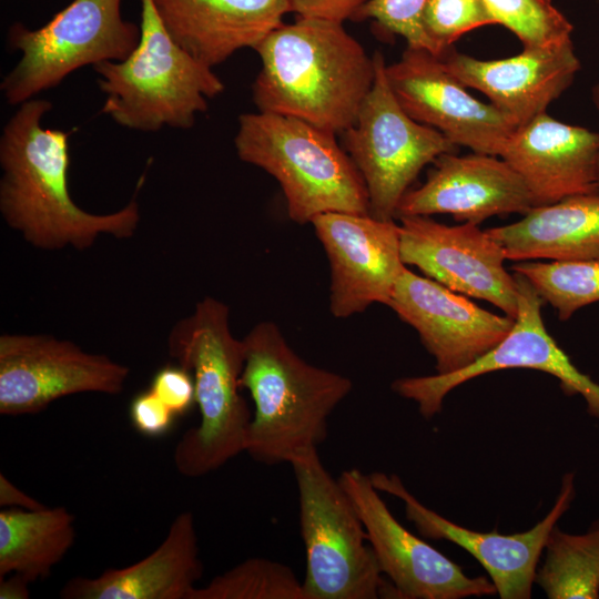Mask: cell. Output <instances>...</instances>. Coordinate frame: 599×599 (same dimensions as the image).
Wrapping results in <instances>:
<instances>
[{"mask_svg": "<svg viewBox=\"0 0 599 599\" xmlns=\"http://www.w3.org/2000/svg\"><path fill=\"white\" fill-rule=\"evenodd\" d=\"M428 0H369L353 17L354 21L373 20L377 28L403 37L407 48L443 57V51L428 37L423 26V11Z\"/></svg>", "mask_w": 599, "mask_h": 599, "instance_id": "f1b7e54d", "label": "cell"}, {"mask_svg": "<svg viewBox=\"0 0 599 599\" xmlns=\"http://www.w3.org/2000/svg\"><path fill=\"white\" fill-rule=\"evenodd\" d=\"M487 231L507 260H599V193L535 206L518 222Z\"/></svg>", "mask_w": 599, "mask_h": 599, "instance_id": "603a6c76", "label": "cell"}, {"mask_svg": "<svg viewBox=\"0 0 599 599\" xmlns=\"http://www.w3.org/2000/svg\"><path fill=\"white\" fill-rule=\"evenodd\" d=\"M140 35V27L122 18L121 0H73L39 29L14 24L9 42L21 58L3 79L2 93L21 104L82 67L126 59Z\"/></svg>", "mask_w": 599, "mask_h": 599, "instance_id": "ba28073f", "label": "cell"}, {"mask_svg": "<svg viewBox=\"0 0 599 599\" xmlns=\"http://www.w3.org/2000/svg\"><path fill=\"white\" fill-rule=\"evenodd\" d=\"M175 42L213 68L255 48L292 12L290 0H153Z\"/></svg>", "mask_w": 599, "mask_h": 599, "instance_id": "44dd1931", "label": "cell"}, {"mask_svg": "<svg viewBox=\"0 0 599 599\" xmlns=\"http://www.w3.org/2000/svg\"><path fill=\"white\" fill-rule=\"evenodd\" d=\"M524 275L544 302L549 303L561 321L599 302V260L519 262L511 266Z\"/></svg>", "mask_w": 599, "mask_h": 599, "instance_id": "484cf974", "label": "cell"}, {"mask_svg": "<svg viewBox=\"0 0 599 599\" xmlns=\"http://www.w3.org/2000/svg\"><path fill=\"white\" fill-rule=\"evenodd\" d=\"M74 516L63 506L0 511V577L30 582L50 577L75 541Z\"/></svg>", "mask_w": 599, "mask_h": 599, "instance_id": "cb8c5ba5", "label": "cell"}, {"mask_svg": "<svg viewBox=\"0 0 599 599\" xmlns=\"http://www.w3.org/2000/svg\"><path fill=\"white\" fill-rule=\"evenodd\" d=\"M366 529L383 575L399 599H461L496 593L490 579L469 577L461 567L399 524L357 468L338 477Z\"/></svg>", "mask_w": 599, "mask_h": 599, "instance_id": "7c38bea8", "label": "cell"}, {"mask_svg": "<svg viewBox=\"0 0 599 599\" xmlns=\"http://www.w3.org/2000/svg\"><path fill=\"white\" fill-rule=\"evenodd\" d=\"M374 84L356 120L344 133V148L359 171L368 214L394 220L398 204L423 167L456 145L436 129L412 119L388 84L385 60L374 53Z\"/></svg>", "mask_w": 599, "mask_h": 599, "instance_id": "9c48e42d", "label": "cell"}, {"mask_svg": "<svg viewBox=\"0 0 599 599\" xmlns=\"http://www.w3.org/2000/svg\"><path fill=\"white\" fill-rule=\"evenodd\" d=\"M440 60L466 88L485 94L517 126L547 111L580 69L572 42L479 60L449 49Z\"/></svg>", "mask_w": 599, "mask_h": 599, "instance_id": "d6986e66", "label": "cell"}, {"mask_svg": "<svg viewBox=\"0 0 599 599\" xmlns=\"http://www.w3.org/2000/svg\"><path fill=\"white\" fill-rule=\"evenodd\" d=\"M419 187L400 200L396 217L450 214L480 224L494 215L526 214L536 206L520 175L496 155L473 152L439 155Z\"/></svg>", "mask_w": 599, "mask_h": 599, "instance_id": "ac0fdd59", "label": "cell"}, {"mask_svg": "<svg viewBox=\"0 0 599 599\" xmlns=\"http://www.w3.org/2000/svg\"><path fill=\"white\" fill-rule=\"evenodd\" d=\"M335 133L301 119L267 112L238 118V158L281 185L292 221L304 224L329 212L368 214V195Z\"/></svg>", "mask_w": 599, "mask_h": 599, "instance_id": "5b68a950", "label": "cell"}, {"mask_svg": "<svg viewBox=\"0 0 599 599\" xmlns=\"http://www.w3.org/2000/svg\"><path fill=\"white\" fill-rule=\"evenodd\" d=\"M369 0H290L292 12L298 17L321 18L338 22L353 19Z\"/></svg>", "mask_w": 599, "mask_h": 599, "instance_id": "d6a6232c", "label": "cell"}, {"mask_svg": "<svg viewBox=\"0 0 599 599\" xmlns=\"http://www.w3.org/2000/svg\"><path fill=\"white\" fill-rule=\"evenodd\" d=\"M130 368L48 334L0 336V414L20 416L81 393L118 395Z\"/></svg>", "mask_w": 599, "mask_h": 599, "instance_id": "30bf717a", "label": "cell"}, {"mask_svg": "<svg viewBox=\"0 0 599 599\" xmlns=\"http://www.w3.org/2000/svg\"><path fill=\"white\" fill-rule=\"evenodd\" d=\"M189 599H305L291 567L266 558H248L195 587Z\"/></svg>", "mask_w": 599, "mask_h": 599, "instance_id": "4316f807", "label": "cell"}, {"mask_svg": "<svg viewBox=\"0 0 599 599\" xmlns=\"http://www.w3.org/2000/svg\"><path fill=\"white\" fill-rule=\"evenodd\" d=\"M288 464L297 485L306 555L305 599L396 598L352 499L324 467L317 448L297 454Z\"/></svg>", "mask_w": 599, "mask_h": 599, "instance_id": "52a82bcc", "label": "cell"}, {"mask_svg": "<svg viewBox=\"0 0 599 599\" xmlns=\"http://www.w3.org/2000/svg\"><path fill=\"white\" fill-rule=\"evenodd\" d=\"M331 265L329 308L345 318L374 303L387 305L406 265L394 220L329 212L311 222Z\"/></svg>", "mask_w": 599, "mask_h": 599, "instance_id": "2e32d148", "label": "cell"}, {"mask_svg": "<svg viewBox=\"0 0 599 599\" xmlns=\"http://www.w3.org/2000/svg\"><path fill=\"white\" fill-rule=\"evenodd\" d=\"M385 73L404 111L456 146L500 156L517 128L491 103L475 99L428 51L406 48L397 62L386 64Z\"/></svg>", "mask_w": 599, "mask_h": 599, "instance_id": "9a60e30c", "label": "cell"}, {"mask_svg": "<svg viewBox=\"0 0 599 599\" xmlns=\"http://www.w3.org/2000/svg\"><path fill=\"white\" fill-rule=\"evenodd\" d=\"M514 276L518 313L510 332L497 346L458 372L405 377L392 384L395 393L418 405L423 417L438 414L446 395L475 377L508 368H529L558 378L566 395L582 396L588 413L599 418V384L581 373L547 332L541 316L544 301L529 281L519 273Z\"/></svg>", "mask_w": 599, "mask_h": 599, "instance_id": "8fae6325", "label": "cell"}, {"mask_svg": "<svg viewBox=\"0 0 599 599\" xmlns=\"http://www.w3.org/2000/svg\"><path fill=\"white\" fill-rule=\"evenodd\" d=\"M400 256L426 277L468 297L487 301L507 316L518 313V287L505 268L501 245L479 224L449 226L427 215L397 217Z\"/></svg>", "mask_w": 599, "mask_h": 599, "instance_id": "4fadbf2b", "label": "cell"}, {"mask_svg": "<svg viewBox=\"0 0 599 599\" xmlns=\"http://www.w3.org/2000/svg\"><path fill=\"white\" fill-rule=\"evenodd\" d=\"M496 24L511 31L524 49L571 41L572 26L550 0H484Z\"/></svg>", "mask_w": 599, "mask_h": 599, "instance_id": "83f0119b", "label": "cell"}, {"mask_svg": "<svg viewBox=\"0 0 599 599\" xmlns=\"http://www.w3.org/2000/svg\"><path fill=\"white\" fill-rule=\"evenodd\" d=\"M545 550L535 582L548 598H599V520L583 534H568L556 525Z\"/></svg>", "mask_w": 599, "mask_h": 599, "instance_id": "d4e9b609", "label": "cell"}, {"mask_svg": "<svg viewBox=\"0 0 599 599\" xmlns=\"http://www.w3.org/2000/svg\"><path fill=\"white\" fill-rule=\"evenodd\" d=\"M422 20L444 54L465 33L495 24L484 0H428Z\"/></svg>", "mask_w": 599, "mask_h": 599, "instance_id": "f546056e", "label": "cell"}, {"mask_svg": "<svg viewBox=\"0 0 599 599\" xmlns=\"http://www.w3.org/2000/svg\"><path fill=\"white\" fill-rule=\"evenodd\" d=\"M374 487L404 502L406 518L420 536L450 541L469 552L487 571L501 599L531 597L537 566L552 528L569 509L576 494L575 474H565L551 510L531 529L514 535L475 531L459 526L424 506L397 475L375 471Z\"/></svg>", "mask_w": 599, "mask_h": 599, "instance_id": "5bb4252c", "label": "cell"}, {"mask_svg": "<svg viewBox=\"0 0 599 599\" xmlns=\"http://www.w3.org/2000/svg\"><path fill=\"white\" fill-rule=\"evenodd\" d=\"M499 158L520 175L536 206L599 193V133L547 112L518 125Z\"/></svg>", "mask_w": 599, "mask_h": 599, "instance_id": "ffe728a7", "label": "cell"}, {"mask_svg": "<svg viewBox=\"0 0 599 599\" xmlns=\"http://www.w3.org/2000/svg\"><path fill=\"white\" fill-rule=\"evenodd\" d=\"M51 102L30 99L7 122L0 139V211L30 245L45 251L90 248L101 235L124 240L139 226V204L93 214L70 195L69 133L42 125Z\"/></svg>", "mask_w": 599, "mask_h": 599, "instance_id": "6da1fadb", "label": "cell"}, {"mask_svg": "<svg viewBox=\"0 0 599 599\" xmlns=\"http://www.w3.org/2000/svg\"><path fill=\"white\" fill-rule=\"evenodd\" d=\"M150 389L175 416H183L195 404L193 376L180 365L166 366L158 370Z\"/></svg>", "mask_w": 599, "mask_h": 599, "instance_id": "4dcf8cb0", "label": "cell"}, {"mask_svg": "<svg viewBox=\"0 0 599 599\" xmlns=\"http://www.w3.org/2000/svg\"><path fill=\"white\" fill-rule=\"evenodd\" d=\"M29 583L31 582L19 573L0 577V599H28Z\"/></svg>", "mask_w": 599, "mask_h": 599, "instance_id": "e575fe53", "label": "cell"}, {"mask_svg": "<svg viewBox=\"0 0 599 599\" xmlns=\"http://www.w3.org/2000/svg\"><path fill=\"white\" fill-rule=\"evenodd\" d=\"M456 293L405 267L387 303L419 335L435 358L436 374L464 369L497 346L515 318L486 311Z\"/></svg>", "mask_w": 599, "mask_h": 599, "instance_id": "e0dca14e", "label": "cell"}, {"mask_svg": "<svg viewBox=\"0 0 599 599\" xmlns=\"http://www.w3.org/2000/svg\"><path fill=\"white\" fill-rule=\"evenodd\" d=\"M167 349L193 376L200 412L199 424L177 441L173 463L181 475L201 477L245 453L252 412L240 393L243 339L232 334L229 306L205 297L172 326Z\"/></svg>", "mask_w": 599, "mask_h": 599, "instance_id": "277c9868", "label": "cell"}, {"mask_svg": "<svg viewBox=\"0 0 599 599\" xmlns=\"http://www.w3.org/2000/svg\"><path fill=\"white\" fill-rule=\"evenodd\" d=\"M141 4L138 47L122 61L93 65L106 95L102 113L138 131H159L164 125L190 129L196 114L207 109V100L223 92L224 83L175 42L153 0Z\"/></svg>", "mask_w": 599, "mask_h": 599, "instance_id": "8992f818", "label": "cell"}, {"mask_svg": "<svg viewBox=\"0 0 599 599\" xmlns=\"http://www.w3.org/2000/svg\"><path fill=\"white\" fill-rule=\"evenodd\" d=\"M261 70L252 87L260 112L290 115L335 134L356 120L376 67L342 22L297 17L256 48Z\"/></svg>", "mask_w": 599, "mask_h": 599, "instance_id": "7a4b0ae2", "label": "cell"}, {"mask_svg": "<svg viewBox=\"0 0 599 599\" xmlns=\"http://www.w3.org/2000/svg\"><path fill=\"white\" fill-rule=\"evenodd\" d=\"M592 98L595 105L597 106L599 111V85H596L592 90ZM598 191H599V159H598Z\"/></svg>", "mask_w": 599, "mask_h": 599, "instance_id": "d590c367", "label": "cell"}, {"mask_svg": "<svg viewBox=\"0 0 599 599\" xmlns=\"http://www.w3.org/2000/svg\"><path fill=\"white\" fill-rule=\"evenodd\" d=\"M0 506L2 508L41 509L45 505L26 494L11 483L7 476L0 474Z\"/></svg>", "mask_w": 599, "mask_h": 599, "instance_id": "836d02e7", "label": "cell"}, {"mask_svg": "<svg viewBox=\"0 0 599 599\" xmlns=\"http://www.w3.org/2000/svg\"><path fill=\"white\" fill-rule=\"evenodd\" d=\"M243 344L240 386L254 403L245 453L261 464L276 465L318 448L352 380L305 362L272 322L256 324Z\"/></svg>", "mask_w": 599, "mask_h": 599, "instance_id": "3957f363", "label": "cell"}, {"mask_svg": "<svg viewBox=\"0 0 599 599\" xmlns=\"http://www.w3.org/2000/svg\"><path fill=\"white\" fill-rule=\"evenodd\" d=\"M129 416L133 427L146 437L166 434L176 417L151 389L134 396L129 407Z\"/></svg>", "mask_w": 599, "mask_h": 599, "instance_id": "1f68e13d", "label": "cell"}, {"mask_svg": "<svg viewBox=\"0 0 599 599\" xmlns=\"http://www.w3.org/2000/svg\"><path fill=\"white\" fill-rule=\"evenodd\" d=\"M194 516L179 514L163 541L143 559L95 577H73L63 599H189L203 575Z\"/></svg>", "mask_w": 599, "mask_h": 599, "instance_id": "7402d4cb", "label": "cell"}]
</instances>
